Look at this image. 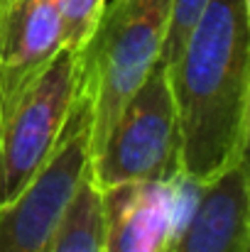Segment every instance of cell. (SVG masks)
<instances>
[{"mask_svg":"<svg viewBox=\"0 0 250 252\" xmlns=\"http://www.w3.org/2000/svg\"><path fill=\"white\" fill-rule=\"evenodd\" d=\"M165 66L179 120L181 179L209 184L248 157L250 0H206Z\"/></svg>","mask_w":250,"mask_h":252,"instance_id":"1","label":"cell"},{"mask_svg":"<svg viewBox=\"0 0 250 252\" xmlns=\"http://www.w3.org/2000/svg\"><path fill=\"white\" fill-rule=\"evenodd\" d=\"M174 0H113L81 52V91L88 98V157L103 145L123 103L160 62Z\"/></svg>","mask_w":250,"mask_h":252,"instance_id":"2","label":"cell"},{"mask_svg":"<svg viewBox=\"0 0 250 252\" xmlns=\"http://www.w3.org/2000/svg\"><path fill=\"white\" fill-rule=\"evenodd\" d=\"M179 150L177 108L160 59L123 103L103 145L88 157V174L98 191L120 184L172 181L181 176Z\"/></svg>","mask_w":250,"mask_h":252,"instance_id":"3","label":"cell"},{"mask_svg":"<svg viewBox=\"0 0 250 252\" xmlns=\"http://www.w3.org/2000/svg\"><path fill=\"white\" fill-rule=\"evenodd\" d=\"M91 113L79 91L67 130L30 186L0 206V252H52L62 216L88 167Z\"/></svg>","mask_w":250,"mask_h":252,"instance_id":"4","label":"cell"},{"mask_svg":"<svg viewBox=\"0 0 250 252\" xmlns=\"http://www.w3.org/2000/svg\"><path fill=\"white\" fill-rule=\"evenodd\" d=\"M194 196V184L140 181L101 191L103 252H165Z\"/></svg>","mask_w":250,"mask_h":252,"instance_id":"5","label":"cell"},{"mask_svg":"<svg viewBox=\"0 0 250 252\" xmlns=\"http://www.w3.org/2000/svg\"><path fill=\"white\" fill-rule=\"evenodd\" d=\"M165 252H250L248 157L209 184L194 186Z\"/></svg>","mask_w":250,"mask_h":252,"instance_id":"6","label":"cell"},{"mask_svg":"<svg viewBox=\"0 0 250 252\" xmlns=\"http://www.w3.org/2000/svg\"><path fill=\"white\" fill-rule=\"evenodd\" d=\"M62 47L57 0H12L0 7V118Z\"/></svg>","mask_w":250,"mask_h":252,"instance_id":"7","label":"cell"},{"mask_svg":"<svg viewBox=\"0 0 250 252\" xmlns=\"http://www.w3.org/2000/svg\"><path fill=\"white\" fill-rule=\"evenodd\" d=\"M52 252H103V213L101 191L88 167L62 216Z\"/></svg>","mask_w":250,"mask_h":252,"instance_id":"8","label":"cell"},{"mask_svg":"<svg viewBox=\"0 0 250 252\" xmlns=\"http://www.w3.org/2000/svg\"><path fill=\"white\" fill-rule=\"evenodd\" d=\"M106 0H57L59 25H62V44L76 54H81L103 15Z\"/></svg>","mask_w":250,"mask_h":252,"instance_id":"9","label":"cell"},{"mask_svg":"<svg viewBox=\"0 0 250 252\" xmlns=\"http://www.w3.org/2000/svg\"><path fill=\"white\" fill-rule=\"evenodd\" d=\"M204 2H206V0H174L169 30H167L162 57H160L165 64H169V62L179 54V49H181V44H184V39H186V34H189V30H191V25H194V20L199 17Z\"/></svg>","mask_w":250,"mask_h":252,"instance_id":"10","label":"cell"},{"mask_svg":"<svg viewBox=\"0 0 250 252\" xmlns=\"http://www.w3.org/2000/svg\"><path fill=\"white\" fill-rule=\"evenodd\" d=\"M7 2H12V0H0V7H2V5H7Z\"/></svg>","mask_w":250,"mask_h":252,"instance_id":"11","label":"cell"}]
</instances>
